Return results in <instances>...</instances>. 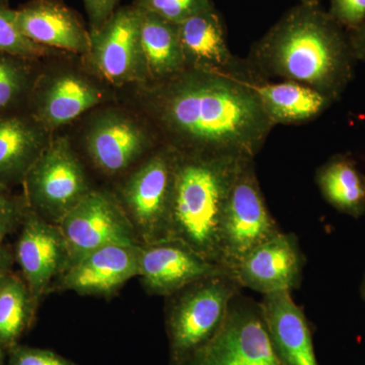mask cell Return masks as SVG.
<instances>
[{"mask_svg":"<svg viewBox=\"0 0 365 365\" xmlns=\"http://www.w3.org/2000/svg\"><path fill=\"white\" fill-rule=\"evenodd\" d=\"M138 88L141 107L162 143L182 153L255 158L275 127L253 83L228 74L186 68Z\"/></svg>","mask_w":365,"mask_h":365,"instance_id":"obj_1","label":"cell"},{"mask_svg":"<svg viewBox=\"0 0 365 365\" xmlns=\"http://www.w3.org/2000/svg\"><path fill=\"white\" fill-rule=\"evenodd\" d=\"M246 59L259 81H295L334 103L351 83L356 62L347 31L319 4L302 2L254 43Z\"/></svg>","mask_w":365,"mask_h":365,"instance_id":"obj_2","label":"cell"},{"mask_svg":"<svg viewBox=\"0 0 365 365\" xmlns=\"http://www.w3.org/2000/svg\"><path fill=\"white\" fill-rule=\"evenodd\" d=\"M251 160L176 150L168 239L179 240L220 266L223 212L237 175Z\"/></svg>","mask_w":365,"mask_h":365,"instance_id":"obj_3","label":"cell"},{"mask_svg":"<svg viewBox=\"0 0 365 365\" xmlns=\"http://www.w3.org/2000/svg\"><path fill=\"white\" fill-rule=\"evenodd\" d=\"M242 288L230 273L215 274L167 297L170 365H182L212 339Z\"/></svg>","mask_w":365,"mask_h":365,"instance_id":"obj_4","label":"cell"},{"mask_svg":"<svg viewBox=\"0 0 365 365\" xmlns=\"http://www.w3.org/2000/svg\"><path fill=\"white\" fill-rule=\"evenodd\" d=\"M176 150L160 143L127 175L117 198L140 244L168 239Z\"/></svg>","mask_w":365,"mask_h":365,"instance_id":"obj_5","label":"cell"},{"mask_svg":"<svg viewBox=\"0 0 365 365\" xmlns=\"http://www.w3.org/2000/svg\"><path fill=\"white\" fill-rule=\"evenodd\" d=\"M21 185L26 207L54 225L93 189L66 137L51 138Z\"/></svg>","mask_w":365,"mask_h":365,"instance_id":"obj_6","label":"cell"},{"mask_svg":"<svg viewBox=\"0 0 365 365\" xmlns=\"http://www.w3.org/2000/svg\"><path fill=\"white\" fill-rule=\"evenodd\" d=\"M281 232L266 204L254 160H249L235 179L223 212L220 267L234 276L250 252Z\"/></svg>","mask_w":365,"mask_h":365,"instance_id":"obj_7","label":"cell"},{"mask_svg":"<svg viewBox=\"0 0 365 365\" xmlns=\"http://www.w3.org/2000/svg\"><path fill=\"white\" fill-rule=\"evenodd\" d=\"M182 365H284L274 349L260 302L235 295L225 323Z\"/></svg>","mask_w":365,"mask_h":365,"instance_id":"obj_8","label":"cell"},{"mask_svg":"<svg viewBox=\"0 0 365 365\" xmlns=\"http://www.w3.org/2000/svg\"><path fill=\"white\" fill-rule=\"evenodd\" d=\"M140 9L118 7L102 28L91 33L88 66L98 78L114 86L150 83L140 43Z\"/></svg>","mask_w":365,"mask_h":365,"instance_id":"obj_9","label":"cell"},{"mask_svg":"<svg viewBox=\"0 0 365 365\" xmlns=\"http://www.w3.org/2000/svg\"><path fill=\"white\" fill-rule=\"evenodd\" d=\"M57 225L66 241L68 268L103 247L140 244L117 196L105 190L91 189Z\"/></svg>","mask_w":365,"mask_h":365,"instance_id":"obj_10","label":"cell"},{"mask_svg":"<svg viewBox=\"0 0 365 365\" xmlns=\"http://www.w3.org/2000/svg\"><path fill=\"white\" fill-rule=\"evenodd\" d=\"M162 143L145 125L119 110L98 115L86 129V153L106 176L123 175Z\"/></svg>","mask_w":365,"mask_h":365,"instance_id":"obj_11","label":"cell"},{"mask_svg":"<svg viewBox=\"0 0 365 365\" xmlns=\"http://www.w3.org/2000/svg\"><path fill=\"white\" fill-rule=\"evenodd\" d=\"M14 257L39 306L68 268V252L58 225L43 220L28 207L19 230Z\"/></svg>","mask_w":365,"mask_h":365,"instance_id":"obj_12","label":"cell"},{"mask_svg":"<svg viewBox=\"0 0 365 365\" xmlns=\"http://www.w3.org/2000/svg\"><path fill=\"white\" fill-rule=\"evenodd\" d=\"M222 272L227 271L179 240L139 245L138 278L151 295L167 299L192 283Z\"/></svg>","mask_w":365,"mask_h":365,"instance_id":"obj_13","label":"cell"},{"mask_svg":"<svg viewBox=\"0 0 365 365\" xmlns=\"http://www.w3.org/2000/svg\"><path fill=\"white\" fill-rule=\"evenodd\" d=\"M105 97L104 91L83 74L53 71L36 78L28 98V114L51 133L101 104Z\"/></svg>","mask_w":365,"mask_h":365,"instance_id":"obj_14","label":"cell"},{"mask_svg":"<svg viewBox=\"0 0 365 365\" xmlns=\"http://www.w3.org/2000/svg\"><path fill=\"white\" fill-rule=\"evenodd\" d=\"M304 264L297 235L281 232L250 252L234 276L242 288L263 295L283 290L292 292L302 284Z\"/></svg>","mask_w":365,"mask_h":365,"instance_id":"obj_15","label":"cell"},{"mask_svg":"<svg viewBox=\"0 0 365 365\" xmlns=\"http://www.w3.org/2000/svg\"><path fill=\"white\" fill-rule=\"evenodd\" d=\"M139 245H109L91 252L60 276L51 292L113 297L129 280L138 277Z\"/></svg>","mask_w":365,"mask_h":365,"instance_id":"obj_16","label":"cell"},{"mask_svg":"<svg viewBox=\"0 0 365 365\" xmlns=\"http://www.w3.org/2000/svg\"><path fill=\"white\" fill-rule=\"evenodd\" d=\"M177 26L187 68L220 72L247 83H259L247 59L230 51L222 16L215 6Z\"/></svg>","mask_w":365,"mask_h":365,"instance_id":"obj_17","label":"cell"},{"mask_svg":"<svg viewBox=\"0 0 365 365\" xmlns=\"http://www.w3.org/2000/svg\"><path fill=\"white\" fill-rule=\"evenodd\" d=\"M21 33L36 44L86 56L91 32L76 11L60 0H32L16 9Z\"/></svg>","mask_w":365,"mask_h":365,"instance_id":"obj_18","label":"cell"},{"mask_svg":"<svg viewBox=\"0 0 365 365\" xmlns=\"http://www.w3.org/2000/svg\"><path fill=\"white\" fill-rule=\"evenodd\" d=\"M271 342L284 365H319L311 327L292 292L264 294L260 302Z\"/></svg>","mask_w":365,"mask_h":365,"instance_id":"obj_19","label":"cell"},{"mask_svg":"<svg viewBox=\"0 0 365 365\" xmlns=\"http://www.w3.org/2000/svg\"><path fill=\"white\" fill-rule=\"evenodd\" d=\"M50 134L30 114L0 115V188L23 184L51 140Z\"/></svg>","mask_w":365,"mask_h":365,"instance_id":"obj_20","label":"cell"},{"mask_svg":"<svg viewBox=\"0 0 365 365\" xmlns=\"http://www.w3.org/2000/svg\"><path fill=\"white\" fill-rule=\"evenodd\" d=\"M253 86L275 126L313 121L334 104L319 91L295 81H259Z\"/></svg>","mask_w":365,"mask_h":365,"instance_id":"obj_21","label":"cell"},{"mask_svg":"<svg viewBox=\"0 0 365 365\" xmlns=\"http://www.w3.org/2000/svg\"><path fill=\"white\" fill-rule=\"evenodd\" d=\"M140 14L141 49L150 83L174 78L187 68L178 26L143 9Z\"/></svg>","mask_w":365,"mask_h":365,"instance_id":"obj_22","label":"cell"},{"mask_svg":"<svg viewBox=\"0 0 365 365\" xmlns=\"http://www.w3.org/2000/svg\"><path fill=\"white\" fill-rule=\"evenodd\" d=\"M316 182L327 202L359 218L365 212V182L351 160L337 155L317 170Z\"/></svg>","mask_w":365,"mask_h":365,"instance_id":"obj_23","label":"cell"},{"mask_svg":"<svg viewBox=\"0 0 365 365\" xmlns=\"http://www.w3.org/2000/svg\"><path fill=\"white\" fill-rule=\"evenodd\" d=\"M39 304L21 276L14 272L0 280V349L9 351L32 326Z\"/></svg>","mask_w":365,"mask_h":365,"instance_id":"obj_24","label":"cell"},{"mask_svg":"<svg viewBox=\"0 0 365 365\" xmlns=\"http://www.w3.org/2000/svg\"><path fill=\"white\" fill-rule=\"evenodd\" d=\"M33 60L0 53V115L14 111L28 101L36 76Z\"/></svg>","mask_w":365,"mask_h":365,"instance_id":"obj_25","label":"cell"},{"mask_svg":"<svg viewBox=\"0 0 365 365\" xmlns=\"http://www.w3.org/2000/svg\"><path fill=\"white\" fill-rule=\"evenodd\" d=\"M51 52V49L36 44L21 33L16 24V9L7 6L6 0H0V53L34 61Z\"/></svg>","mask_w":365,"mask_h":365,"instance_id":"obj_26","label":"cell"},{"mask_svg":"<svg viewBox=\"0 0 365 365\" xmlns=\"http://www.w3.org/2000/svg\"><path fill=\"white\" fill-rule=\"evenodd\" d=\"M134 4L175 25L215 6L212 0H136Z\"/></svg>","mask_w":365,"mask_h":365,"instance_id":"obj_27","label":"cell"},{"mask_svg":"<svg viewBox=\"0 0 365 365\" xmlns=\"http://www.w3.org/2000/svg\"><path fill=\"white\" fill-rule=\"evenodd\" d=\"M9 365H79L42 348L16 344L9 350Z\"/></svg>","mask_w":365,"mask_h":365,"instance_id":"obj_28","label":"cell"},{"mask_svg":"<svg viewBox=\"0 0 365 365\" xmlns=\"http://www.w3.org/2000/svg\"><path fill=\"white\" fill-rule=\"evenodd\" d=\"M26 205L24 197L16 198L9 195L7 190L0 188V237L6 239L14 232H19Z\"/></svg>","mask_w":365,"mask_h":365,"instance_id":"obj_29","label":"cell"},{"mask_svg":"<svg viewBox=\"0 0 365 365\" xmlns=\"http://www.w3.org/2000/svg\"><path fill=\"white\" fill-rule=\"evenodd\" d=\"M327 13L346 31H351L365 21V0H329Z\"/></svg>","mask_w":365,"mask_h":365,"instance_id":"obj_30","label":"cell"},{"mask_svg":"<svg viewBox=\"0 0 365 365\" xmlns=\"http://www.w3.org/2000/svg\"><path fill=\"white\" fill-rule=\"evenodd\" d=\"M120 0H83L90 20V32H97L116 11Z\"/></svg>","mask_w":365,"mask_h":365,"instance_id":"obj_31","label":"cell"},{"mask_svg":"<svg viewBox=\"0 0 365 365\" xmlns=\"http://www.w3.org/2000/svg\"><path fill=\"white\" fill-rule=\"evenodd\" d=\"M348 36L355 58L365 63V21L354 30L348 31Z\"/></svg>","mask_w":365,"mask_h":365,"instance_id":"obj_32","label":"cell"},{"mask_svg":"<svg viewBox=\"0 0 365 365\" xmlns=\"http://www.w3.org/2000/svg\"><path fill=\"white\" fill-rule=\"evenodd\" d=\"M14 263V251L6 242V239L0 237V280L13 272Z\"/></svg>","mask_w":365,"mask_h":365,"instance_id":"obj_33","label":"cell"},{"mask_svg":"<svg viewBox=\"0 0 365 365\" xmlns=\"http://www.w3.org/2000/svg\"><path fill=\"white\" fill-rule=\"evenodd\" d=\"M302 4H319L321 0H299Z\"/></svg>","mask_w":365,"mask_h":365,"instance_id":"obj_34","label":"cell"},{"mask_svg":"<svg viewBox=\"0 0 365 365\" xmlns=\"http://www.w3.org/2000/svg\"><path fill=\"white\" fill-rule=\"evenodd\" d=\"M361 294H362V297H364V299L365 300V276H364V281H362Z\"/></svg>","mask_w":365,"mask_h":365,"instance_id":"obj_35","label":"cell"},{"mask_svg":"<svg viewBox=\"0 0 365 365\" xmlns=\"http://www.w3.org/2000/svg\"><path fill=\"white\" fill-rule=\"evenodd\" d=\"M1 359H2V350L0 349V364H1Z\"/></svg>","mask_w":365,"mask_h":365,"instance_id":"obj_36","label":"cell"},{"mask_svg":"<svg viewBox=\"0 0 365 365\" xmlns=\"http://www.w3.org/2000/svg\"></svg>","mask_w":365,"mask_h":365,"instance_id":"obj_37","label":"cell"}]
</instances>
